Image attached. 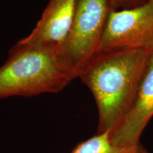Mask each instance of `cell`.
<instances>
[{
  "label": "cell",
  "instance_id": "4",
  "mask_svg": "<svg viewBox=\"0 0 153 153\" xmlns=\"http://www.w3.org/2000/svg\"><path fill=\"white\" fill-rule=\"evenodd\" d=\"M152 47L153 0L110 13L99 51L143 48L152 52Z\"/></svg>",
  "mask_w": 153,
  "mask_h": 153
},
{
  "label": "cell",
  "instance_id": "7",
  "mask_svg": "<svg viewBox=\"0 0 153 153\" xmlns=\"http://www.w3.org/2000/svg\"><path fill=\"white\" fill-rule=\"evenodd\" d=\"M142 147L122 148L114 145L111 140V132L97 133L74 147L70 153H140Z\"/></svg>",
  "mask_w": 153,
  "mask_h": 153
},
{
  "label": "cell",
  "instance_id": "9",
  "mask_svg": "<svg viewBox=\"0 0 153 153\" xmlns=\"http://www.w3.org/2000/svg\"><path fill=\"white\" fill-rule=\"evenodd\" d=\"M140 153H148L146 152V151H145L144 149H143V148H141V150H140Z\"/></svg>",
  "mask_w": 153,
  "mask_h": 153
},
{
  "label": "cell",
  "instance_id": "1",
  "mask_svg": "<svg viewBox=\"0 0 153 153\" xmlns=\"http://www.w3.org/2000/svg\"><path fill=\"white\" fill-rule=\"evenodd\" d=\"M152 52L143 48L100 51L78 74L97 106V133L111 134L128 111L148 69Z\"/></svg>",
  "mask_w": 153,
  "mask_h": 153
},
{
  "label": "cell",
  "instance_id": "2",
  "mask_svg": "<svg viewBox=\"0 0 153 153\" xmlns=\"http://www.w3.org/2000/svg\"><path fill=\"white\" fill-rule=\"evenodd\" d=\"M75 78L56 50L18 41L0 67V99L60 92Z\"/></svg>",
  "mask_w": 153,
  "mask_h": 153
},
{
  "label": "cell",
  "instance_id": "10",
  "mask_svg": "<svg viewBox=\"0 0 153 153\" xmlns=\"http://www.w3.org/2000/svg\"><path fill=\"white\" fill-rule=\"evenodd\" d=\"M152 53H153V47H152Z\"/></svg>",
  "mask_w": 153,
  "mask_h": 153
},
{
  "label": "cell",
  "instance_id": "5",
  "mask_svg": "<svg viewBox=\"0 0 153 153\" xmlns=\"http://www.w3.org/2000/svg\"><path fill=\"white\" fill-rule=\"evenodd\" d=\"M153 116V53L133 104L119 125L111 134L114 145L137 148L143 130Z\"/></svg>",
  "mask_w": 153,
  "mask_h": 153
},
{
  "label": "cell",
  "instance_id": "8",
  "mask_svg": "<svg viewBox=\"0 0 153 153\" xmlns=\"http://www.w3.org/2000/svg\"><path fill=\"white\" fill-rule=\"evenodd\" d=\"M113 10L130 9L146 2L148 0H110Z\"/></svg>",
  "mask_w": 153,
  "mask_h": 153
},
{
  "label": "cell",
  "instance_id": "6",
  "mask_svg": "<svg viewBox=\"0 0 153 153\" xmlns=\"http://www.w3.org/2000/svg\"><path fill=\"white\" fill-rule=\"evenodd\" d=\"M77 1L78 0H49L35 27L19 43L57 51L68 37Z\"/></svg>",
  "mask_w": 153,
  "mask_h": 153
},
{
  "label": "cell",
  "instance_id": "3",
  "mask_svg": "<svg viewBox=\"0 0 153 153\" xmlns=\"http://www.w3.org/2000/svg\"><path fill=\"white\" fill-rule=\"evenodd\" d=\"M112 11L110 0H78L68 37L57 50L60 60L76 78L99 51Z\"/></svg>",
  "mask_w": 153,
  "mask_h": 153
}]
</instances>
